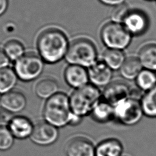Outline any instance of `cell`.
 I'll list each match as a JSON object with an SVG mask.
<instances>
[{"instance_id":"cell-15","label":"cell","mask_w":156,"mask_h":156,"mask_svg":"<svg viewBox=\"0 0 156 156\" xmlns=\"http://www.w3.org/2000/svg\"><path fill=\"white\" fill-rule=\"evenodd\" d=\"M8 128L13 136L23 139L31 135L34 127L29 119L24 116H17L10 120Z\"/></svg>"},{"instance_id":"cell-13","label":"cell","mask_w":156,"mask_h":156,"mask_svg":"<svg viewBox=\"0 0 156 156\" xmlns=\"http://www.w3.org/2000/svg\"><path fill=\"white\" fill-rule=\"evenodd\" d=\"M66 152L67 156H95V148L90 140L78 136L68 142Z\"/></svg>"},{"instance_id":"cell-19","label":"cell","mask_w":156,"mask_h":156,"mask_svg":"<svg viewBox=\"0 0 156 156\" xmlns=\"http://www.w3.org/2000/svg\"><path fill=\"white\" fill-rule=\"evenodd\" d=\"M93 118L100 122H105L115 118L114 107L101 99L93 108Z\"/></svg>"},{"instance_id":"cell-29","label":"cell","mask_w":156,"mask_h":156,"mask_svg":"<svg viewBox=\"0 0 156 156\" xmlns=\"http://www.w3.org/2000/svg\"><path fill=\"white\" fill-rule=\"evenodd\" d=\"M98 1L105 5H108L112 7H115L126 2V0H98Z\"/></svg>"},{"instance_id":"cell-16","label":"cell","mask_w":156,"mask_h":156,"mask_svg":"<svg viewBox=\"0 0 156 156\" xmlns=\"http://www.w3.org/2000/svg\"><path fill=\"white\" fill-rule=\"evenodd\" d=\"M137 57L143 69L156 71V43L144 44L140 49Z\"/></svg>"},{"instance_id":"cell-1","label":"cell","mask_w":156,"mask_h":156,"mask_svg":"<svg viewBox=\"0 0 156 156\" xmlns=\"http://www.w3.org/2000/svg\"><path fill=\"white\" fill-rule=\"evenodd\" d=\"M69 46L65 34L54 28L43 31L37 41L40 57L44 62L51 64L57 63L65 57Z\"/></svg>"},{"instance_id":"cell-9","label":"cell","mask_w":156,"mask_h":156,"mask_svg":"<svg viewBox=\"0 0 156 156\" xmlns=\"http://www.w3.org/2000/svg\"><path fill=\"white\" fill-rule=\"evenodd\" d=\"M130 94L131 90L126 83L114 81L105 88L102 94V99L115 107L130 98Z\"/></svg>"},{"instance_id":"cell-20","label":"cell","mask_w":156,"mask_h":156,"mask_svg":"<svg viewBox=\"0 0 156 156\" xmlns=\"http://www.w3.org/2000/svg\"><path fill=\"white\" fill-rule=\"evenodd\" d=\"M126 57L123 51L107 49L102 55V61L112 70H119Z\"/></svg>"},{"instance_id":"cell-26","label":"cell","mask_w":156,"mask_h":156,"mask_svg":"<svg viewBox=\"0 0 156 156\" xmlns=\"http://www.w3.org/2000/svg\"><path fill=\"white\" fill-rule=\"evenodd\" d=\"M130 10V7L126 2L113 7L110 13L111 21L122 24Z\"/></svg>"},{"instance_id":"cell-21","label":"cell","mask_w":156,"mask_h":156,"mask_svg":"<svg viewBox=\"0 0 156 156\" xmlns=\"http://www.w3.org/2000/svg\"><path fill=\"white\" fill-rule=\"evenodd\" d=\"M18 76L13 69L6 67L0 70V94H5L13 90L16 84Z\"/></svg>"},{"instance_id":"cell-23","label":"cell","mask_w":156,"mask_h":156,"mask_svg":"<svg viewBox=\"0 0 156 156\" xmlns=\"http://www.w3.org/2000/svg\"><path fill=\"white\" fill-rule=\"evenodd\" d=\"M140 102L145 115L156 117V85L143 95Z\"/></svg>"},{"instance_id":"cell-4","label":"cell","mask_w":156,"mask_h":156,"mask_svg":"<svg viewBox=\"0 0 156 156\" xmlns=\"http://www.w3.org/2000/svg\"><path fill=\"white\" fill-rule=\"evenodd\" d=\"M98 51L94 44L90 40L79 38L71 44L65 57L69 65L90 68L98 60Z\"/></svg>"},{"instance_id":"cell-5","label":"cell","mask_w":156,"mask_h":156,"mask_svg":"<svg viewBox=\"0 0 156 156\" xmlns=\"http://www.w3.org/2000/svg\"><path fill=\"white\" fill-rule=\"evenodd\" d=\"M100 36L107 49L121 51L129 46L133 37L122 24L113 21L108 22L102 26Z\"/></svg>"},{"instance_id":"cell-18","label":"cell","mask_w":156,"mask_h":156,"mask_svg":"<svg viewBox=\"0 0 156 156\" xmlns=\"http://www.w3.org/2000/svg\"><path fill=\"white\" fill-rule=\"evenodd\" d=\"M143 69L137 57H126L119 71L121 76L127 80H135Z\"/></svg>"},{"instance_id":"cell-28","label":"cell","mask_w":156,"mask_h":156,"mask_svg":"<svg viewBox=\"0 0 156 156\" xmlns=\"http://www.w3.org/2000/svg\"><path fill=\"white\" fill-rule=\"evenodd\" d=\"M10 59L5 54L4 51L2 49H0V70L4 69L9 64Z\"/></svg>"},{"instance_id":"cell-31","label":"cell","mask_w":156,"mask_h":156,"mask_svg":"<svg viewBox=\"0 0 156 156\" xmlns=\"http://www.w3.org/2000/svg\"><path fill=\"white\" fill-rule=\"evenodd\" d=\"M145 1H156V0H145Z\"/></svg>"},{"instance_id":"cell-30","label":"cell","mask_w":156,"mask_h":156,"mask_svg":"<svg viewBox=\"0 0 156 156\" xmlns=\"http://www.w3.org/2000/svg\"><path fill=\"white\" fill-rule=\"evenodd\" d=\"M8 5V0H0V16L3 15L6 12Z\"/></svg>"},{"instance_id":"cell-7","label":"cell","mask_w":156,"mask_h":156,"mask_svg":"<svg viewBox=\"0 0 156 156\" xmlns=\"http://www.w3.org/2000/svg\"><path fill=\"white\" fill-rule=\"evenodd\" d=\"M114 111L115 118L121 123L127 126L138 123L144 114L140 101L132 97L115 106Z\"/></svg>"},{"instance_id":"cell-32","label":"cell","mask_w":156,"mask_h":156,"mask_svg":"<svg viewBox=\"0 0 156 156\" xmlns=\"http://www.w3.org/2000/svg\"><path fill=\"white\" fill-rule=\"evenodd\" d=\"M1 97L0 96V105H1Z\"/></svg>"},{"instance_id":"cell-12","label":"cell","mask_w":156,"mask_h":156,"mask_svg":"<svg viewBox=\"0 0 156 156\" xmlns=\"http://www.w3.org/2000/svg\"><path fill=\"white\" fill-rule=\"evenodd\" d=\"M64 78L68 85L76 89L86 85L89 81L88 70L76 65H69L66 68Z\"/></svg>"},{"instance_id":"cell-22","label":"cell","mask_w":156,"mask_h":156,"mask_svg":"<svg viewBox=\"0 0 156 156\" xmlns=\"http://www.w3.org/2000/svg\"><path fill=\"white\" fill-rule=\"evenodd\" d=\"M58 89L57 82L49 78L40 80L36 85L35 91L37 95L44 99H49L56 93Z\"/></svg>"},{"instance_id":"cell-2","label":"cell","mask_w":156,"mask_h":156,"mask_svg":"<svg viewBox=\"0 0 156 156\" xmlns=\"http://www.w3.org/2000/svg\"><path fill=\"white\" fill-rule=\"evenodd\" d=\"M43 115L48 122L61 127L71 122L75 115L72 113L69 98L63 93H57L46 101Z\"/></svg>"},{"instance_id":"cell-27","label":"cell","mask_w":156,"mask_h":156,"mask_svg":"<svg viewBox=\"0 0 156 156\" xmlns=\"http://www.w3.org/2000/svg\"><path fill=\"white\" fill-rule=\"evenodd\" d=\"M13 137L8 127L0 126V150L5 151L10 148L13 143Z\"/></svg>"},{"instance_id":"cell-3","label":"cell","mask_w":156,"mask_h":156,"mask_svg":"<svg viewBox=\"0 0 156 156\" xmlns=\"http://www.w3.org/2000/svg\"><path fill=\"white\" fill-rule=\"evenodd\" d=\"M101 99L99 88L91 83L76 89L69 97L72 113L79 116L91 113Z\"/></svg>"},{"instance_id":"cell-8","label":"cell","mask_w":156,"mask_h":156,"mask_svg":"<svg viewBox=\"0 0 156 156\" xmlns=\"http://www.w3.org/2000/svg\"><path fill=\"white\" fill-rule=\"evenodd\" d=\"M122 24L132 36H140L147 32L149 19L144 11L130 9Z\"/></svg>"},{"instance_id":"cell-6","label":"cell","mask_w":156,"mask_h":156,"mask_svg":"<svg viewBox=\"0 0 156 156\" xmlns=\"http://www.w3.org/2000/svg\"><path fill=\"white\" fill-rule=\"evenodd\" d=\"M44 63L40 55L31 53L25 54L15 62L13 69L20 80L25 82L32 81L42 73Z\"/></svg>"},{"instance_id":"cell-10","label":"cell","mask_w":156,"mask_h":156,"mask_svg":"<svg viewBox=\"0 0 156 156\" xmlns=\"http://www.w3.org/2000/svg\"><path fill=\"white\" fill-rule=\"evenodd\" d=\"M89 80L97 87H107L112 82L113 71L103 62L97 61L88 69Z\"/></svg>"},{"instance_id":"cell-17","label":"cell","mask_w":156,"mask_h":156,"mask_svg":"<svg viewBox=\"0 0 156 156\" xmlns=\"http://www.w3.org/2000/svg\"><path fill=\"white\" fill-rule=\"evenodd\" d=\"M121 143L117 139L109 138L101 142L95 148V156H121Z\"/></svg>"},{"instance_id":"cell-24","label":"cell","mask_w":156,"mask_h":156,"mask_svg":"<svg viewBox=\"0 0 156 156\" xmlns=\"http://www.w3.org/2000/svg\"><path fill=\"white\" fill-rule=\"evenodd\" d=\"M138 88L144 91H147L156 85V73L155 71L143 69L135 79Z\"/></svg>"},{"instance_id":"cell-14","label":"cell","mask_w":156,"mask_h":156,"mask_svg":"<svg viewBox=\"0 0 156 156\" xmlns=\"http://www.w3.org/2000/svg\"><path fill=\"white\" fill-rule=\"evenodd\" d=\"M26 105V98L21 92L12 90L1 96V105L10 112H18L24 108Z\"/></svg>"},{"instance_id":"cell-11","label":"cell","mask_w":156,"mask_h":156,"mask_svg":"<svg viewBox=\"0 0 156 156\" xmlns=\"http://www.w3.org/2000/svg\"><path fill=\"white\" fill-rule=\"evenodd\" d=\"M30 139L33 142L40 145H47L54 143L58 137V131L55 126L49 122H39L33 129Z\"/></svg>"},{"instance_id":"cell-25","label":"cell","mask_w":156,"mask_h":156,"mask_svg":"<svg viewBox=\"0 0 156 156\" xmlns=\"http://www.w3.org/2000/svg\"><path fill=\"white\" fill-rule=\"evenodd\" d=\"M12 61H16L25 54V48L23 44L18 40H11L4 45L3 50Z\"/></svg>"}]
</instances>
